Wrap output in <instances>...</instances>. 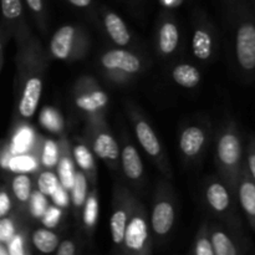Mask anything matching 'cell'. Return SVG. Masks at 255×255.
<instances>
[{"mask_svg":"<svg viewBox=\"0 0 255 255\" xmlns=\"http://www.w3.org/2000/svg\"><path fill=\"white\" fill-rule=\"evenodd\" d=\"M40 46L41 45L31 37L19 46L16 77V89L19 90L17 112L19 116L25 120L34 116L41 99L46 59Z\"/></svg>","mask_w":255,"mask_h":255,"instance_id":"1","label":"cell"},{"mask_svg":"<svg viewBox=\"0 0 255 255\" xmlns=\"http://www.w3.org/2000/svg\"><path fill=\"white\" fill-rule=\"evenodd\" d=\"M227 11L234 21V50L242 74L255 76V15L248 0H224Z\"/></svg>","mask_w":255,"mask_h":255,"instance_id":"2","label":"cell"},{"mask_svg":"<svg viewBox=\"0 0 255 255\" xmlns=\"http://www.w3.org/2000/svg\"><path fill=\"white\" fill-rule=\"evenodd\" d=\"M244 163L246 158L241 132L236 122L227 121L217 134L216 164L219 177L236 196Z\"/></svg>","mask_w":255,"mask_h":255,"instance_id":"3","label":"cell"},{"mask_svg":"<svg viewBox=\"0 0 255 255\" xmlns=\"http://www.w3.org/2000/svg\"><path fill=\"white\" fill-rule=\"evenodd\" d=\"M151 234V222L147 216L146 208L138 198L133 196L121 252L134 255L149 254L152 252Z\"/></svg>","mask_w":255,"mask_h":255,"instance_id":"4","label":"cell"},{"mask_svg":"<svg viewBox=\"0 0 255 255\" xmlns=\"http://www.w3.org/2000/svg\"><path fill=\"white\" fill-rule=\"evenodd\" d=\"M126 110L128 112V116L131 119L132 125H133L134 134L137 137V141L139 142L143 151L146 152L147 156L151 157L152 161L157 164V167L161 169L162 173L167 178L172 179L171 164H169L168 158L166 156V152H164L161 141L157 137L156 132L152 128L151 124L144 119L143 115L133 105L127 104Z\"/></svg>","mask_w":255,"mask_h":255,"instance_id":"5","label":"cell"},{"mask_svg":"<svg viewBox=\"0 0 255 255\" xmlns=\"http://www.w3.org/2000/svg\"><path fill=\"white\" fill-rule=\"evenodd\" d=\"M176 198L172 189L167 183L158 184L149 217L152 234L157 239L166 238L171 233L176 221Z\"/></svg>","mask_w":255,"mask_h":255,"instance_id":"6","label":"cell"},{"mask_svg":"<svg viewBox=\"0 0 255 255\" xmlns=\"http://www.w3.org/2000/svg\"><path fill=\"white\" fill-rule=\"evenodd\" d=\"M92 116L91 125L89 126V142L91 143L92 152L105 162L111 169L121 167V152L115 137L107 128L106 124L100 119V115Z\"/></svg>","mask_w":255,"mask_h":255,"instance_id":"7","label":"cell"},{"mask_svg":"<svg viewBox=\"0 0 255 255\" xmlns=\"http://www.w3.org/2000/svg\"><path fill=\"white\" fill-rule=\"evenodd\" d=\"M133 193L129 192L124 184H116L114 189V199H112V214L110 221V231L111 238L115 246L121 252L125 242L127 223H128L129 213H131L132 199Z\"/></svg>","mask_w":255,"mask_h":255,"instance_id":"8","label":"cell"},{"mask_svg":"<svg viewBox=\"0 0 255 255\" xmlns=\"http://www.w3.org/2000/svg\"><path fill=\"white\" fill-rule=\"evenodd\" d=\"M234 198L237 196L221 177L211 178L204 187V201L209 211L227 221L233 218L236 212Z\"/></svg>","mask_w":255,"mask_h":255,"instance_id":"9","label":"cell"},{"mask_svg":"<svg viewBox=\"0 0 255 255\" xmlns=\"http://www.w3.org/2000/svg\"><path fill=\"white\" fill-rule=\"evenodd\" d=\"M209 131L211 127L202 124H191L182 128L178 147L187 162H196L201 158L208 144Z\"/></svg>","mask_w":255,"mask_h":255,"instance_id":"10","label":"cell"},{"mask_svg":"<svg viewBox=\"0 0 255 255\" xmlns=\"http://www.w3.org/2000/svg\"><path fill=\"white\" fill-rule=\"evenodd\" d=\"M193 34H192V51L199 61H209L216 50V32L209 20L204 15L194 16Z\"/></svg>","mask_w":255,"mask_h":255,"instance_id":"11","label":"cell"},{"mask_svg":"<svg viewBox=\"0 0 255 255\" xmlns=\"http://www.w3.org/2000/svg\"><path fill=\"white\" fill-rule=\"evenodd\" d=\"M74 100L75 106L89 115H100V111L109 104L107 94L92 79L80 81V86L75 87Z\"/></svg>","mask_w":255,"mask_h":255,"instance_id":"12","label":"cell"},{"mask_svg":"<svg viewBox=\"0 0 255 255\" xmlns=\"http://www.w3.org/2000/svg\"><path fill=\"white\" fill-rule=\"evenodd\" d=\"M81 35L77 34L74 25H64L56 30L50 41V54L57 60H69L75 57L79 59L80 47L76 46L77 42L82 39Z\"/></svg>","mask_w":255,"mask_h":255,"instance_id":"13","label":"cell"},{"mask_svg":"<svg viewBox=\"0 0 255 255\" xmlns=\"http://www.w3.org/2000/svg\"><path fill=\"white\" fill-rule=\"evenodd\" d=\"M209 234L216 255H238L248 251V244L239 232L227 231L219 224H209Z\"/></svg>","mask_w":255,"mask_h":255,"instance_id":"14","label":"cell"},{"mask_svg":"<svg viewBox=\"0 0 255 255\" xmlns=\"http://www.w3.org/2000/svg\"><path fill=\"white\" fill-rule=\"evenodd\" d=\"M2 26H7L9 35L16 37L17 46L30 39L24 16L22 0H1Z\"/></svg>","mask_w":255,"mask_h":255,"instance_id":"15","label":"cell"},{"mask_svg":"<svg viewBox=\"0 0 255 255\" xmlns=\"http://www.w3.org/2000/svg\"><path fill=\"white\" fill-rule=\"evenodd\" d=\"M121 168L128 183L137 191H141L144 183L143 163L137 148L127 137H124L122 141Z\"/></svg>","mask_w":255,"mask_h":255,"instance_id":"16","label":"cell"},{"mask_svg":"<svg viewBox=\"0 0 255 255\" xmlns=\"http://www.w3.org/2000/svg\"><path fill=\"white\" fill-rule=\"evenodd\" d=\"M101 66L106 71L121 72L124 75H136L142 70V61L136 54L127 50L114 49L105 52L100 59Z\"/></svg>","mask_w":255,"mask_h":255,"instance_id":"17","label":"cell"},{"mask_svg":"<svg viewBox=\"0 0 255 255\" xmlns=\"http://www.w3.org/2000/svg\"><path fill=\"white\" fill-rule=\"evenodd\" d=\"M237 201L246 214L249 226L255 232V181L246 163L237 188Z\"/></svg>","mask_w":255,"mask_h":255,"instance_id":"18","label":"cell"},{"mask_svg":"<svg viewBox=\"0 0 255 255\" xmlns=\"http://www.w3.org/2000/svg\"><path fill=\"white\" fill-rule=\"evenodd\" d=\"M179 44V30L172 14H163L157 30V50L162 56H171Z\"/></svg>","mask_w":255,"mask_h":255,"instance_id":"19","label":"cell"},{"mask_svg":"<svg viewBox=\"0 0 255 255\" xmlns=\"http://www.w3.org/2000/svg\"><path fill=\"white\" fill-rule=\"evenodd\" d=\"M104 24L110 39L119 46H127L131 42V32L122 17L111 10H105Z\"/></svg>","mask_w":255,"mask_h":255,"instance_id":"20","label":"cell"},{"mask_svg":"<svg viewBox=\"0 0 255 255\" xmlns=\"http://www.w3.org/2000/svg\"><path fill=\"white\" fill-rule=\"evenodd\" d=\"M172 79L184 89H194L202 80V75L196 66L191 64H178L172 70Z\"/></svg>","mask_w":255,"mask_h":255,"instance_id":"21","label":"cell"},{"mask_svg":"<svg viewBox=\"0 0 255 255\" xmlns=\"http://www.w3.org/2000/svg\"><path fill=\"white\" fill-rule=\"evenodd\" d=\"M74 158L81 171L86 173L92 183H96V164L92 151L85 143H79L74 148Z\"/></svg>","mask_w":255,"mask_h":255,"instance_id":"22","label":"cell"},{"mask_svg":"<svg viewBox=\"0 0 255 255\" xmlns=\"http://www.w3.org/2000/svg\"><path fill=\"white\" fill-rule=\"evenodd\" d=\"M31 242L32 246L44 254H50L56 252L60 244L59 237L56 236V233H54V232L47 228L36 229L31 234Z\"/></svg>","mask_w":255,"mask_h":255,"instance_id":"23","label":"cell"},{"mask_svg":"<svg viewBox=\"0 0 255 255\" xmlns=\"http://www.w3.org/2000/svg\"><path fill=\"white\" fill-rule=\"evenodd\" d=\"M57 173H59L61 186L65 187L69 192L71 191L76 172L74 169V162H72L67 147H62L61 156L59 157V162H57Z\"/></svg>","mask_w":255,"mask_h":255,"instance_id":"24","label":"cell"},{"mask_svg":"<svg viewBox=\"0 0 255 255\" xmlns=\"http://www.w3.org/2000/svg\"><path fill=\"white\" fill-rule=\"evenodd\" d=\"M87 186H89V177L86 176L84 171H77L75 176L74 186L71 188V204L75 208L76 213H79L85 206V202L87 199Z\"/></svg>","mask_w":255,"mask_h":255,"instance_id":"25","label":"cell"},{"mask_svg":"<svg viewBox=\"0 0 255 255\" xmlns=\"http://www.w3.org/2000/svg\"><path fill=\"white\" fill-rule=\"evenodd\" d=\"M11 191L19 203H29L32 196L31 178L26 173H17L11 181Z\"/></svg>","mask_w":255,"mask_h":255,"instance_id":"26","label":"cell"},{"mask_svg":"<svg viewBox=\"0 0 255 255\" xmlns=\"http://www.w3.org/2000/svg\"><path fill=\"white\" fill-rule=\"evenodd\" d=\"M97 217H99V202H97L96 191H92L87 196L84 206V213H82V222H84L89 237L94 233V229L97 223Z\"/></svg>","mask_w":255,"mask_h":255,"instance_id":"27","label":"cell"},{"mask_svg":"<svg viewBox=\"0 0 255 255\" xmlns=\"http://www.w3.org/2000/svg\"><path fill=\"white\" fill-rule=\"evenodd\" d=\"M193 252L197 255H216L211 241V234H209V226L207 223H204L199 229L198 236L194 242Z\"/></svg>","mask_w":255,"mask_h":255,"instance_id":"28","label":"cell"},{"mask_svg":"<svg viewBox=\"0 0 255 255\" xmlns=\"http://www.w3.org/2000/svg\"><path fill=\"white\" fill-rule=\"evenodd\" d=\"M61 186L60 178L51 171L41 172L37 177V189L46 197H51Z\"/></svg>","mask_w":255,"mask_h":255,"instance_id":"29","label":"cell"},{"mask_svg":"<svg viewBox=\"0 0 255 255\" xmlns=\"http://www.w3.org/2000/svg\"><path fill=\"white\" fill-rule=\"evenodd\" d=\"M49 209V203L45 194L37 189V192H32V196L29 202L30 214L35 218H42L46 211Z\"/></svg>","mask_w":255,"mask_h":255,"instance_id":"30","label":"cell"},{"mask_svg":"<svg viewBox=\"0 0 255 255\" xmlns=\"http://www.w3.org/2000/svg\"><path fill=\"white\" fill-rule=\"evenodd\" d=\"M15 236H16V224H15L14 218L9 217V214L1 217L0 219V243L9 246Z\"/></svg>","mask_w":255,"mask_h":255,"instance_id":"31","label":"cell"},{"mask_svg":"<svg viewBox=\"0 0 255 255\" xmlns=\"http://www.w3.org/2000/svg\"><path fill=\"white\" fill-rule=\"evenodd\" d=\"M27 9L36 20L40 29L45 30V21H46V11H45L44 0H25Z\"/></svg>","mask_w":255,"mask_h":255,"instance_id":"32","label":"cell"},{"mask_svg":"<svg viewBox=\"0 0 255 255\" xmlns=\"http://www.w3.org/2000/svg\"><path fill=\"white\" fill-rule=\"evenodd\" d=\"M41 158L42 164L45 167H52L56 164V162H59V156H57V146L55 142L52 141H46L45 144L42 146V152H41Z\"/></svg>","mask_w":255,"mask_h":255,"instance_id":"33","label":"cell"},{"mask_svg":"<svg viewBox=\"0 0 255 255\" xmlns=\"http://www.w3.org/2000/svg\"><path fill=\"white\" fill-rule=\"evenodd\" d=\"M246 164L251 172L252 177L255 181V134L249 137L248 144H247L246 152Z\"/></svg>","mask_w":255,"mask_h":255,"instance_id":"34","label":"cell"},{"mask_svg":"<svg viewBox=\"0 0 255 255\" xmlns=\"http://www.w3.org/2000/svg\"><path fill=\"white\" fill-rule=\"evenodd\" d=\"M35 166V162L30 157H16L11 159L9 164V168L14 171H29L32 169Z\"/></svg>","mask_w":255,"mask_h":255,"instance_id":"35","label":"cell"},{"mask_svg":"<svg viewBox=\"0 0 255 255\" xmlns=\"http://www.w3.org/2000/svg\"><path fill=\"white\" fill-rule=\"evenodd\" d=\"M67 192L69 191L62 186H60L59 188H57V191L51 196L52 202H54L55 206L61 207V208H66V207L69 206V203L71 202V197L69 196Z\"/></svg>","mask_w":255,"mask_h":255,"instance_id":"36","label":"cell"},{"mask_svg":"<svg viewBox=\"0 0 255 255\" xmlns=\"http://www.w3.org/2000/svg\"><path fill=\"white\" fill-rule=\"evenodd\" d=\"M11 209H12L11 198H10L6 188L2 187L1 192H0V217L7 216Z\"/></svg>","mask_w":255,"mask_h":255,"instance_id":"37","label":"cell"},{"mask_svg":"<svg viewBox=\"0 0 255 255\" xmlns=\"http://www.w3.org/2000/svg\"><path fill=\"white\" fill-rule=\"evenodd\" d=\"M60 216H61V213H60V211L56 207H49L46 213H45L44 217L41 218L42 223L46 227H55L59 223Z\"/></svg>","mask_w":255,"mask_h":255,"instance_id":"38","label":"cell"},{"mask_svg":"<svg viewBox=\"0 0 255 255\" xmlns=\"http://www.w3.org/2000/svg\"><path fill=\"white\" fill-rule=\"evenodd\" d=\"M24 247L25 246H24V242H22V237L20 236V234H16V236L14 237V239H12V241L9 243L7 248H9L10 254L22 255L25 253Z\"/></svg>","mask_w":255,"mask_h":255,"instance_id":"39","label":"cell"},{"mask_svg":"<svg viewBox=\"0 0 255 255\" xmlns=\"http://www.w3.org/2000/svg\"><path fill=\"white\" fill-rule=\"evenodd\" d=\"M57 255H74L76 254V246L71 241H62L59 244V248L56 251Z\"/></svg>","mask_w":255,"mask_h":255,"instance_id":"40","label":"cell"},{"mask_svg":"<svg viewBox=\"0 0 255 255\" xmlns=\"http://www.w3.org/2000/svg\"><path fill=\"white\" fill-rule=\"evenodd\" d=\"M29 139H30L29 132L21 131V132H20L19 136L16 137V139H15V146H16L17 148H20L22 151V149H24L25 147L29 144Z\"/></svg>","mask_w":255,"mask_h":255,"instance_id":"41","label":"cell"},{"mask_svg":"<svg viewBox=\"0 0 255 255\" xmlns=\"http://www.w3.org/2000/svg\"><path fill=\"white\" fill-rule=\"evenodd\" d=\"M67 1L76 7H89L92 4V0H67Z\"/></svg>","mask_w":255,"mask_h":255,"instance_id":"42","label":"cell"}]
</instances>
